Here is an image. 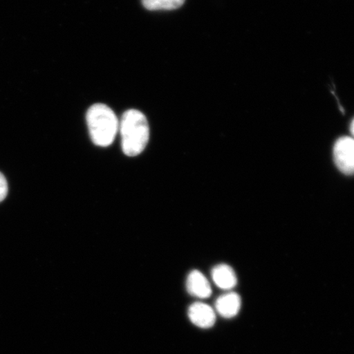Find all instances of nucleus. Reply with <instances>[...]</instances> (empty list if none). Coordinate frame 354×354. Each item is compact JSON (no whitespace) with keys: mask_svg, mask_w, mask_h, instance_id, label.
<instances>
[{"mask_svg":"<svg viewBox=\"0 0 354 354\" xmlns=\"http://www.w3.org/2000/svg\"><path fill=\"white\" fill-rule=\"evenodd\" d=\"M212 278L220 289L229 290L237 285V277L233 268L227 264H219L212 269Z\"/></svg>","mask_w":354,"mask_h":354,"instance_id":"0eeeda50","label":"nucleus"},{"mask_svg":"<svg viewBox=\"0 0 354 354\" xmlns=\"http://www.w3.org/2000/svg\"><path fill=\"white\" fill-rule=\"evenodd\" d=\"M215 308L221 317H236L241 308V296L234 292L221 295L216 301Z\"/></svg>","mask_w":354,"mask_h":354,"instance_id":"423d86ee","label":"nucleus"},{"mask_svg":"<svg viewBox=\"0 0 354 354\" xmlns=\"http://www.w3.org/2000/svg\"><path fill=\"white\" fill-rule=\"evenodd\" d=\"M86 122L91 138L95 145L108 147L112 145L119 131V122L113 111L107 105L96 104L88 109Z\"/></svg>","mask_w":354,"mask_h":354,"instance_id":"f03ea898","label":"nucleus"},{"mask_svg":"<svg viewBox=\"0 0 354 354\" xmlns=\"http://www.w3.org/2000/svg\"><path fill=\"white\" fill-rule=\"evenodd\" d=\"M8 194V183L6 177L0 172V202L6 198Z\"/></svg>","mask_w":354,"mask_h":354,"instance_id":"1a4fd4ad","label":"nucleus"},{"mask_svg":"<svg viewBox=\"0 0 354 354\" xmlns=\"http://www.w3.org/2000/svg\"><path fill=\"white\" fill-rule=\"evenodd\" d=\"M119 131L124 153L136 157L144 151L149 142V127L142 113L136 109L127 111L119 123Z\"/></svg>","mask_w":354,"mask_h":354,"instance_id":"f257e3e1","label":"nucleus"},{"mask_svg":"<svg viewBox=\"0 0 354 354\" xmlns=\"http://www.w3.org/2000/svg\"><path fill=\"white\" fill-rule=\"evenodd\" d=\"M351 133L354 137V119L351 123Z\"/></svg>","mask_w":354,"mask_h":354,"instance_id":"9d476101","label":"nucleus"},{"mask_svg":"<svg viewBox=\"0 0 354 354\" xmlns=\"http://www.w3.org/2000/svg\"><path fill=\"white\" fill-rule=\"evenodd\" d=\"M333 157L335 166L347 176L354 174V138L344 136L336 141Z\"/></svg>","mask_w":354,"mask_h":354,"instance_id":"7ed1b4c3","label":"nucleus"},{"mask_svg":"<svg viewBox=\"0 0 354 354\" xmlns=\"http://www.w3.org/2000/svg\"><path fill=\"white\" fill-rule=\"evenodd\" d=\"M185 0H142L143 6L150 11L174 10L183 6Z\"/></svg>","mask_w":354,"mask_h":354,"instance_id":"6e6552de","label":"nucleus"},{"mask_svg":"<svg viewBox=\"0 0 354 354\" xmlns=\"http://www.w3.org/2000/svg\"><path fill=\"white\" fill-rule=\"evenodd\" d=\"M190 322L201 328H210L215 324L216 313L209 305L203 303H196L188 310Z\"/></svg>","mask_w":354,"mask_h":354,"instance_id":"20e7f679","label":"nucleus"},{"mask_svg":"<svg viewBox=\"0 0 354 354\" xmlns=\"http://www.w3.org/2000/svg\"><path fill=\"white\" fill-rule=\"evenodd\" d=\"M187 289L189 295L199 299H207L212 295V287L209 280L197 270L189 274Z\"/></svg>","mask_w":354,"mask_h":354,"instance_id":"39448f33","label":"nucleus"}]
</instances>
